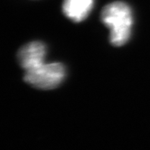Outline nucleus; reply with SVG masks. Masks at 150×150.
Masks as SVG:
<instances>
[{
	"instance_id": "1",
	"label": "nucleus",
	"mask_w": 150,
	"mask_h": 150,
	"mask_svg": "<svg viewBox=\"0 0 150 150\" xmlns=\"http://www.w3.org/2000/svg\"><path fill=\"white\" fill-rule=\"evenodd\" d=\"M102 23L110 30V41L114 46H122L129 40L133 25L131 8L121 1L107 5L101 12Z\"/></svg>"
},
{
	"instance_id": "2",
	"label": "nucleus",
	"mask_w": 150,
	"mask_h": 150,
	"mask_svg": "<svg viewBox=\"0 0 150 150\" xmlns=\"http://www.w3.org/2000/svg\"><path fill=\"white\" fill-rule=\"evenodd\" d=\"M65 77V68L62 63H44L25 71V81L41 90L56 88Z\"/></svg>"
},
{
	"instance_id": "4",
	"label": "nucleus",
	"mask_w": 150,
	"mask_h": 150,
	"mask_svg": "<svg viewBox=\"0 0 150 150\" xmlns=\"http://www.w3.org/2000/svg\"><path fill=\"white\" fill-rule=\"evenodd\" d=\"M94 0H64L62 11L70 20L80 23L89 16L93 6Z\"/></svg>"
},
{
	"instance_id": "3",
	"label": "nucleus",
	"mask_w": 150,
	"mask_h": 150,
	"mask_svg": "<svg viewBox=\"0 0 150 150\" xmlns=\"http://www.w3.org/2000/svg\"><path fill=\"white\" fill-rule=\"evenodd\" d=\"M46 47L41 42H32L18 51L17 59L25 71L35 69L45 63Z\"/></svg>"
}]
</instances>
